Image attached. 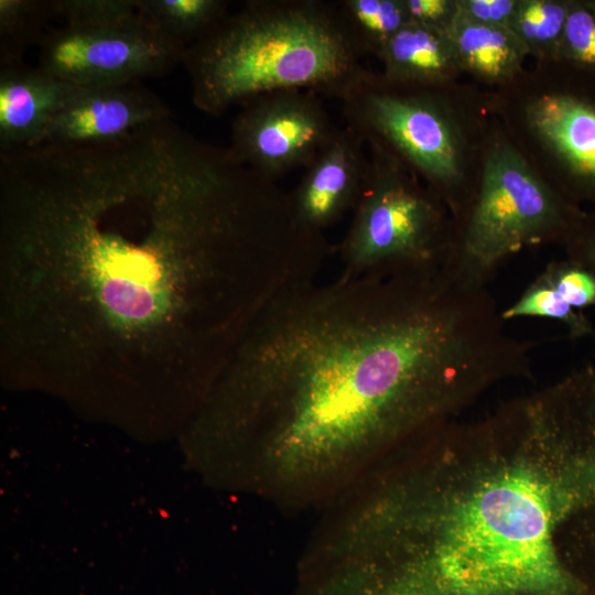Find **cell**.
I'll list each match as a JSON object with an SVG mask.
<instances>
[{"instance_id": "cell-13", "label": "cell", "mask_w": 595, "mask_h": 595, "mask_svg": "<svg viewBox=\"0 0 595 595\" xmlns=\"http://www.w3.org/2000/svg\"><path fill=\"white\" fill-rule=\"evenodd\" d=\"M528 122L573 175L595 186V107L547 94L529 105Z\"/></svg>"}, {"instance_id": "cell-22", "label": "cell", "mask_w": 595, "mask_h": 595, "mask_svg": "<svg viewBox=\"0 0 595 595\" xmlns=\"http://www.w3.org/2000/svg\"><path fill=\"white\" fill-rule=\"evenodd\" d=\"M540 275L574 310L595 305V273L567 259L554 261Z\"/></svg>"}, {"instance_id": "cell-7", "label": "cell", "mask_w": 595, "mask_h": 595, "mask_svg": "<svg viewBox=\"0 0 595 595\" xmlns=\"http://www.w3.org/2000/svg\"><path fill=\"white\" fill-rule=\"evenodd\" d=\"M428 89L370 73L340 101L345 126L430 182L450 186L462 174L459 142L445 107Z\"/></svg>"}, {"instance_id": "cell-16", "label": "cell", "mask_w": 595, "mask_h": 595, "mask_svg": "<svg viewBox=\"0 0 595 595\" xmlns=\"http://www.w3.org/2000/svg\"><path fill=\"white\" fill-rule=\"evenodd\" d=\"M224 0H140L142 21L185 45L212 31L227 14Z\"/></svg>"}, {"instance_id": "cell-26", "label": "cell", "mask_w": 595, "mask_h": 595, "mask_svg": "<svg viewBox=\"0 0 595 595\" xmlns=\"http://www.w3.org/2000/svg\"><path fill=\"white\" fill-rule=\"evenodd\" d=\"M580 224L570 241L569 259L595 273V223ZM571 236V237H572Z\"/></svg>"}, {"instance_id": "cell-11", "label": "cell", "mask_w": 595, "mask_h": 595, "mask_svg": "<svg viewBox=\"0 0 595 595\" xmlns=\"http://www.w3.org/2000/svg\"><path fill=\"white\" fill-rule=\"evenodd\" d=\"M365 140L351 128L337 129L290 192L301 221L323 232L354 209L361 192L368 156Z\"/></svg>"}, {"instance_id": "cell-1", "label": "cell", "mask_w": 595, "mask_h": 595, "mask_svg": "<svg viewBox=\"0 0 595 595\" xmlns=\"http://www.w3.org/2000/svg\"><path fill=\"white\" fill-rule=\"evenodd\" d=\"M290 192L172 117L0 152V368L71 394L201 402L329 252Z\"/></svg>"}, {"instance_id": "cell-23", "label": "cell", "mask_w": 595, "mask_h": 595, "mask_svg": "<svg viewBox=\"0 0 595 595\" xmlns=\"http://www.w3.org/2000/svg\"><path fill=\"white\" fill-rule=\"evenodd\" d=\"M560 48L573 61L595 69V12L587 7H569Z\"/></svg>"}, {"instance_id": "cell-5", "label": "cell", "mask_w": 595, "mask_h": 595, "mask_svg": "<svg viewBox=\"0 0 595 595\" xmlns=\"http://www.w3.org/2000/svg\"><path fill=\"white\" fill-rule=\"evenodd\" d=\"M368 145L361 192L338 247L340 275H386L448 264L453 241L436 201L404 172L400 160L375 143Z\"/></svg>"}, {"instance_id": "cell-15", "label": "cell", "mask_w": 595, "mask_h": 595, "mask_svg": "<svg viewBox=\"0 0 595 595\" xmlns=\"http://www.w3.org/2000/svg\"><path fill=\"white\" fill-rule=\"evenodd\" d=\"M446 32L459 67L485 80L510 79L520 71L529 53L509 28L477 23L457 12Z\"/></svg>"}, {"instance_id": "cell-12", "label": "cell", "mask_w": 595, "mask_h": 595, "mask_svg": "<svg viewBox=\"0 0 595 595\" xmlns=\"http://www.w3.org/2000/svg\"><path fill=\"white\" fill-rule=\"evenodd\" d=\"M77 86L23 63L0 71V148L37 144Z\"/></svg>"}, {"instance_id": "cell-21", "label": "cell", "mask_w": 595, "mask_h": 595, "mask_svg": "<svg viewBox=\"0 0 595 595\" xmlns=\"http://www.w3.org/2000/svg\"><path fill=\"white\" fill-rule=\"evenodd\" d=\"M140 0H53L54 17L72 28H122L143 22Z\"/></svg>"}, {"instance_id": "cell-8", "label": "cell", "mask_w": 595, "mask_h": 595, "mask_svg": "<svg viewBox=\"0 0 595 595\" xmlns=\"http://www.w3.org/2000/svg\"><path fill=\"white\" fill-rule=\"evenodd\" d=\"M37 67L80 87L140 83L182 63L187 45L144 22L122 28L62 26L45 33Z\"/></svg>"}, {"instance_id": "cell-19", "label": "cell", "mask_w": 595, "mask_h": 595, "mask_svg": "<svg viewBox=\"0 0 595 595\" xmlns=\"http://www.w3.org/2000/svg\"><path fill=\"white\" fill-rule=\"evenodd\" d=\"M502 320L543 317L565 325L570 337H595V328L581 311L571 307L539 274L519 299L501 311Z\"/></svg>"}, {"instance_id": "cell-20", "label": "cell", "mask_w": 595, "mask_h": 595, "mask_svg": "<svg viewBox=\"0 0 595 595\" xmlns=\"http://www.w3.org/2000/svg\"><path fill=\"white\" fill-rule=\"evenodd\" d=\"M570 4L552 0H520L509 29L529 52L560 48Z\"/></svg>"}, {"instance_id": "cell-25", "label": "cell", "mask_w": 595, "mask_h": 595, "mask_svg": "<svg viewBox=\"0 0 595 595\" xmlns=\"http://www.w3.org/2000/svg\"><path fill=\"white\" fill-rule=\"evenodd\" d=\"M409 22L447 31L456 15V1L404 0Z\"/></svg>"}, {"instance_id": "cell-10", "label": "cell", "mask_w": 595, "mask_h": 595, "mask_svg": "<svg viewBox=\"0 0 595 595\" xmlns=\"http://www.w3.org/2000/svg\"><path fill=\"white\" fill-rule=\"evenodd\" d=\"M170 117L172 111L164 101L139 83L107 87L77 86L40 143L113 141Z\"/></svg>"}, {"instance_id": "cell-6", "label": "cell", "mask_w": 595, "mask_h": 595, "mask_svg": "<svg viewBox=\"0 0 595 595\" xmlns=\"http://www.w3.org/2000/svg\"><path fill=\"white\" fill-rule=\"evenodd\" d=\"M505 142L487 153L479 191L448 266L464 281L485 286L507 258L564 235L582 221Z\"/></svg>"}, {"instance_id": "cell-18", "label": "cell", "mask_w": 595, "mask_h": 595, "mask_svg": "<svg viewBox=\"0 0 595 595\" xmlns=\"http://www.w3.org/2000/svg\"><path fill=\"white\" fill-rule=\"evenodd\" d=\"M52 17L53 0H0L1 67L23 63L28 47L41 42Z\"/></svg>"}, {"instance_id": "cell-9", "label": "cell", "mask_w": 595, "mask_h": 595, "mask_svg": "<svg viewBox=\"0 0 595 595\" xmlns=\"http://www.w3.org/2000/svg\"><path fill=\"white\" fill-rule=\"evenodd\" d=\"M337 129L321 96L278 90L241 106L231 125L229 149L240 162L277 181L305 169Z\"/></svg>"}, {"instance_id": "cell-3", "label": "cell", "mask_w": 595, "mask_h": 595, "mask_svg": "<svg viewBox=\"0 0 595 595\" xmlns=\"http://www.w3.org/2000/svg\"><path fill=\"white\" fill-rule=\"evenodd\" d=\"M403 451L347 534L344 595H595V378Z\"/></svg>"}, {"instance_id": "cell-2", "label": "cell", "mask_w": 595, "mask_h": 595, "mask_svg": "<svg viewBox=\"0 0 595 595\" xmlns=\"http://www.w3.org/2000/svg\"><path fill=\"white\" fill-rule=\"evenodd\" d=\"M521 350L486 288L450 269L307 281L248 326L205 400L288 479L396 452L516 378Z\"/></svg>"}, {"instance_id": "cell-4", "label": "cell", "mask_w": 595, "mask_h": 595, "mask_svg": "<svg viewBox=\"0 0 595 595\" xmlns=\"http://www.w3.org/2000/svg\"><path fill=\"white\" fill-rule=\"evenodd\" d=\"M336 1L248 0L187 45L194 106L220 116L261 95L301 89L342 101L371 72Z\"/></svg>"}, {"instance_id": "cell-24", "label": "cell", "mask_w": 595, "mask_h": 595, "mask_svg": "<svg viewBox=\"0 0 595 595\" xmlns=\"http://www.w3.org/2000/svg\"><path fill=\"white\" fill-rule=\"evenodd\" d=\"M518 0H459L457 13L470 21L509 28L519 6Z\"/></svg>"}, {"instance_id": "cell-14", "label": "cell", "mask_w": 595, "mask_h": 595, "mask_svg": "<svg viewBox=\"0 0 595 595\" xmlns=\"http://www.w3.org/2000/svg\"><path fill=\"white\" fill-rule=\"evenodd\" d=\"M382 77L405 86L433 87L451 79L459 67L446 31L409 22L383 46Z\"/></svg>"}, {"instance_id": "cell-17", "label": "cell", "mask_w": 595, "mask_h": 595, "mask_svg": "<svg viewBox=\"0 0 595 595\" xmlns=\"http://www.w3.org/2000/svg\"><path fill=\"white\" fill-rule=\"evenodd\" d=\"M343 21L360 54L379 55L387 42L407 23L404 0L336 1Z\"/></svg>"}]
</instances>
